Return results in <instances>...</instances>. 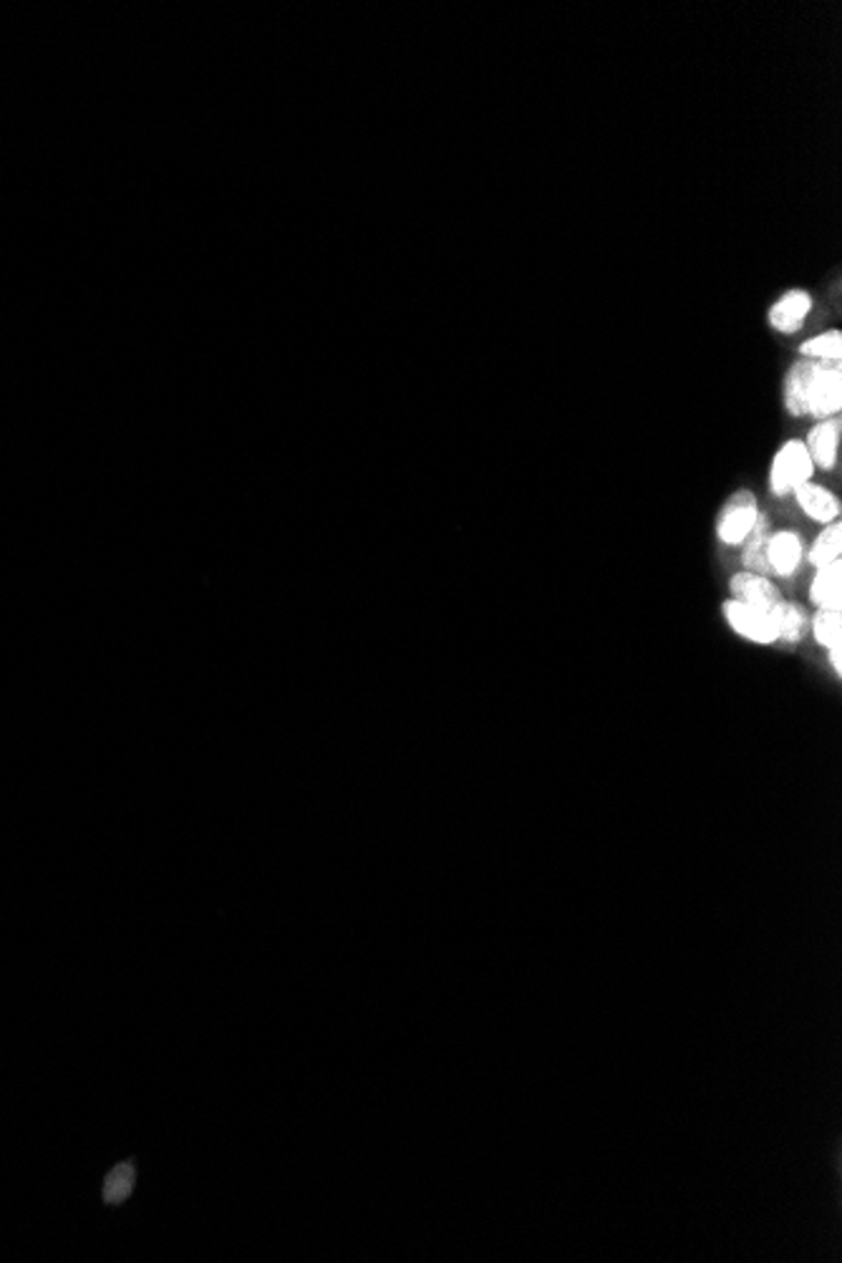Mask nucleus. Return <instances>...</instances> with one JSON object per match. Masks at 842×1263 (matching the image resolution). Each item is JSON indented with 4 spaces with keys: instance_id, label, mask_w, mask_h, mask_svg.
<instances>
[{
    "instance_id": "obj_17",
    "label": "nucleus",
    "mask_w": 842,
    "mask_h": 1263,
    "mask_svg": "<svg viewBox=\"0 0 842 1263\" xmlns=\"http://www.w3.org/2000/svg\"><path fill=\"white\" fill-rule=\"evenodd\" d=\"M131 1188H134V1166L131 1162H122V1166H116L109 1172V1178H106L104 1186L106 1203H122V1200L131 1193Z\"/></svg>"
},
{
    "instance_id": "obj_15",
    "label": "nucleus",
    "mask_w": 842,
    "mask_h": 1263,
    "mask_svg": "<svg viewBox=\"0 0 842 1263\" xmlns=\"http://www.w3.org/2000/svg\"><path fill=\"white\" fill-rule=\"evenodd\" d=\"M810 635L822 651L842 643V611H825L814 608L810 613Z\"/></svg>"
},
{
    "instance_id": "obj_4",
    "label": "nucleus",
    "mask_w": 842,
    "mask_h": 1263,
    "mask_svg": "<svg viewBox=\"0 0 842 1263\" xmlns=\"http://www.w3.org/2000/svg\"><path fill=\"white\" fill-rule=\"evenodd\" d=\"M804 409H808V417L814 421L840 417V411H842V366L840 364H822V361L814 364Z\"/></svg>"
},
{
    "instance_id": "obj_3",
    "label": "nucleus",
    "mask_w": 842,
    "mask_h": 1263,
    "mask_svg": "<svg viewBox=\"0 0 842 1263\" xmlns=\"http://www.w3.org/2000/svg\"><path fill=\"white\" fill-rule=\"evenodd\" d=\"M722 615L739 639L755 643V646H775V643H779L772 611H765V608H755L727 598L722 603Z\"/></svg>"
},
{
    "instance_id": "obj_13",
    "label": "nucleus",
    "mask_w": 842,
    "mask_h": 1263,
    "mask_svg": "<svg viewBox=\"0 0 842 1263\" xmlns=\"http://www.w3.org/2000/svg\"><path fill=\"white\" fill-rule=\"evenodd\" d=\"M808 593L812 608L842 611V562L814 570Z\"/></svg>"
},
{
    "instance_id": "obj_18",
    "label": "nucleus",
    "mask_w": 842,
    "mask_h": 1263,
    "mask_svg": "<svg viewBox=\"0 0 842 1263\" xmlns=\"http://www.w3.org/2000/svg\"><path fill=\"white\" fill-rule=\"evenodd\" d=\"M828 653V661H830V669L835 671V676L842 674V643L840 646H832L825 651Z\"/></svg>"
},
{
    "instance_id": "obj_10",
    "label": "nucleus",
    "mask_w": 842,
    "mask_h": 1263,
    "mask_svg": "<svg viewBox=\"0 0 842 1263\" xmlns=\"http://www.w3.org/2000/svg\"><path fill=\"white\" fill-rule=\"evenodd\" d=\"M814 364L818 361H810V358H797L790 369H787L785 379H782V404L787 409V414L794 417V419L808 417L804 401H808V387H810V376L814 371Z\"/></svg>"
},
{
    "instance_id": "obj_8",
    "label": "nucleus",
    "mask_w": 842,
    "mask_h": 1263,
    "mask_svg": "<svg viewBox=\"0 0 842 1263\" xmlns=\"http://www.w3.org/2000/svg\"><path fill=\"white\" fill-rule=\"evenodd\" d=\"M729 598L739 600V603L772 611V608L785 596H782V590L777 588L772 578L757 576V572H749V570H739L729 578Z\"/></svg>"
},
{
    "instance_id": "obj_11",
    "label": "nucleus",
    "mask_w": 842,
    "mask_h": 1263,
    "mask_svg": "<svg viewBox=\"0 0 842 1263\" xmlns=\"http://www.w3.org/2000/svg\"><path fill=\"white\" fill-rule=\"evenodd\" d=\"M772 517L767 513H759L755 527H751V533L745 537V543L739 545L741 548V570H749V572H757V576H767L769 578V570H767V545H769V537H772Z\"/></svg>"
},
{
    "instance_id": "obj_16",
    "label": "nucleus",
    "mask_w": 842,
    "mask_h": 1263,
    "mask_svg": "<svg viewBox=\"0 0 842 1263\" xmlns=\"http://www.w3.org/2000/svg\"><path fill=\"white\" fill-rule=\"evenodd\" d=\"M800 358H810V361L822 364H840L842 358V334L838 328L822 330V334L812 336L800 344Z\"/></svg>"
},
{
    "instance_id": "obj_2",
    "label": "nucleus",
    "mask_w": 842,
    "mask_h": 1263,
    "mask_svg": "<svg viewBox=\"0 0 842 1263\" xmlns=\"http://www.w3.org/2000/svg\"><path fill=\"white\" fill-rule=\"evenodd\" d=\"M759 503L751 490H737L734 495L722 505L719 515H716V540L727 548H739L745 537L751 533L757 517H759Z\"/></svg>"
},
{
    "instance_id": "obj_6",
    "label": "nucleus",
    "mask_w": 842,
    "mask_h": 1263,
    "mask_svg": "<svg viewBox=\"0 0 842 1263\" xmlns=\"http://www.w3.org/2000/svg\"><path fill=\"white\" fill-rule=\"evenodd\" d=\"M810 313H812V295L802 288H790L769 306L767 324L772 326L777 334L792 336L808 324Z\"/></svg>"
},
{
    "instance_id": "obj_7",
    "label": "nucleus",
    "mask_w": 842,
    "mask_h": 1263,
    "mask_svg": "<svg viewBox=\"0 0 842 1263\" xmlns=\"http://www.w3.org/2000/svg\"><path fill=\"white\" fill-rule=\"evenodd\" d=\"M840 436H842L840 417L820 419L810 427V432H808V436L802 439V442H804V446H808V454L814 464V470L832 472L838 467Z\"/></svg>"
},
{
    "instance_id": "obj_12",
    "label": "nucleus",
    "mask_w": 842,
    "mask_h": 1263,
    "mask_svg": "<svg viewBox=\"0 0 842 1263\" xmlns=\"http://www.w3.org/2000/svg\"><path fill=\"white\" fill-rule=\"evenodd\" d=\"M772 618H775L779 641L782 643L797 646V643H802L810 635V613H808V608H804L802 603H797V600H787V598L779 600V603L772 608Z\"/></svg>"
},
{
    "instance_id": "obj_1",
    "label": "nucleus",
    "mask_w": 842,
    "mask_h": 1263,
    "mask_svg": "<svg viewBox=\"0 0 842 1263\" xmlns=\"http://www.w3.org/2000/svg\"><path fill=\"white\" fill-rule=\"evenodd\" d=\"M814 480V464L802 439H787L777 446L769 464V490L775 497H790L792 492Z\"/></svg>"
},
{
    "instance_id": "obj_14",
    "label": "nucleus",
    "mask_w": 842,
    "mask_h": 1263,
    "mask_svg": "<svg viewBox=\"0 0 842 1263\" xmlns=\"http://www.w3.org/2000/svg\"><path fill=\"white\" fill-rule=\"evenodd\" d=\"M804 562H808L812 570H820V568L835 566V562H842V525L840 523H832V525L822 527L818 537H814V540L808 545V550H804Z\"/></svg>"
},
{
    "instance_id": "obj_5",
    "label": "nucleus",
    "mask_w": 842,
    "mask_h": 1263,
    "mask_svg": "<svg viewBox=\"0 0 842 1263\" xmlns=\"http://www.w3.org/2000/svg\"><path fill=\"white\" fill-rule=\"evenodd\" d=\"M804 550H808V543L797 530H787V527L772 530L767 545L769 578H794L804 566Z\"/></svg>"
},
{
    "instance_id": "obj_9",
    "label": "nucleus",
    "mask_w": 842,
    "mask_h": 1263,
    "mask_svg": "<svg viewBox=\"0 0 842 1263\" xmlns=\"http://www.w3.org/2000/svg\"><path fill=\"white\" fill-rule=\"evenodd\" d=\"M797 507L802 509L804 517H810L812 523L818 525H832V523H840V513H842V505H840V497L835 492L818 485V482L810 480L804 482V485L797 487L792 492Z\"/></svg>"
}]
</instances>
